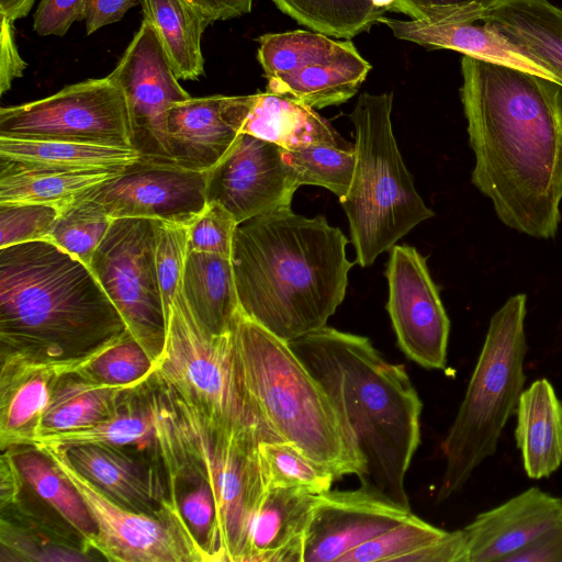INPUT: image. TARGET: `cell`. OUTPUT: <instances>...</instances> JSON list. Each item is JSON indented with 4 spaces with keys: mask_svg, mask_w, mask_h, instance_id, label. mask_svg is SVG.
<instances>
[{
    "mask_svg": "<svg viewBox=\"0 0 562 562\" xmlns=\"http://www.w3.org/2000/svg\"><path fill=\"white\" fill-rule=\"evenodd\" d=\"M461 72L472 183L504 225L554 238L562 203V87L464 55Z\"/></svg>",
    "mask_w": 562,
    "mask_h": 562,
    "instance_id": "1",
    "label": "cell"
},
{
    "mask_svg": "<svg viewBox=\"0 0 562 562\" xmlns=\"http://www.w3.org/2000/svg\"><path fill=\"white\" fill-rule=\"evenodd\" d=\"M348 243L324 216L291 207L238 224L231 259L240 310L288 342L326 326L356 263Z\"/></svg>",
    "mask_w": 562,
    "mask_h": 562,
    "instance_id": "2",
    "label": "cell"
},
{
    "mask_svg": "<svg viewBox=\"0 0 562 562\" xmlns=\"http://www.w3.org/2000/svg\"><path fill=\"white\" fill-rule=\"evenodd\" d=\"M323 385L363 463L360 486L411 509L405 476L423 403L403 364L369 338L327 325L289 342Z\"/></svg>",
    "mask_w": 562,
    "mask_h": 562,
    "instance_id": "3",
    "label": "cell"
},
{
    "mask_svg": "<svg viewBox=\"0 0 562 562\" xmlns=\"http://www.w3.org/2000/svg\"><path fill=\"white\" fill-rule=\"evenodd\" d=\"M126 331L81 261L47 240L0 248V357L79 361Z\"/></svg>",
    "mask_w": 562,
    "mask_h": 562,
    "instance_id": "4",
    "label": "cell"
},
{
    "mask_svg": "<svg viewBox=\"0 0 562 562\" xmlns=\"http://www.w3.org/2000/svg\"><path fill=\"white\" fill-rule=\"evenodd\" d=\"M142 393L153 415V447L168 487L209 484L221 561L241 562L251 520L267 490L259 443L268 438L214 420L151 376Z\"/></svg>",
    "mask_w": 562,
    "mask_h": 562,
    "instance_id": "5",
    "label": "cell"
},
{
    "mask_svg": "<svg viewBox=\"0 0 562 562\" xmlns=\"http://www.w3.org/2000/svg\"><path fill=\"white\" fill-rule=\"evenodd\" d=\"M231 334L245 390L271 437L293 445L335 479L360 477L362 460L328 394L290 344L240 308Z\"/></svg>",
    "mask_w": 562,
    "mask_h": 562,
    "instance_id": "6",
    "label": "cell"
},
{
    "mask_svg": "<svg viewBox=\"0 0 562 562\" xmlns=\"http://www.w3.org/2000/svg\"><path fill=\"white\" fill-rule=\"evenodd\" d=\"M527 296H510L492 316L457 416L442 441L446 460L437 501L460 492L494 456L525 390Z\"/></svg>",
    "mask_w": 562,
    "mask_h": 562,
    "instance_id": "7",
    "label": "cell"
},
{
    "mask_svg": "<svg viewBox=\"0 0 562 562\" xmlns=\"http://www.w3.org/2000/svg\"><path fill=\"white\" fill-rule=\"evenodd\" d=\"M393 94L364 92L349 114L355 127L356 166L340 204L362 268L419 223L435 214L418 194L398 149L393 127Z\"/></svg>",
    "mask_w": 562,
    "mask_h": 562,
    "instance_id": "8",
    "label": "cell"
},
{
    "mask_svg": "<svg viewBox=\"0 0 562 562\" xmlns=\"http://www.w3.org/2000/svg\"><path fill=\"white\" fill-rule=\"evenodd\" d=\"M151 378L175 390L214 420L274 439L245 390L231 330L210 331L188 306L181 286L170 306L164 349Z\"/></svg>",
    "mask_w": 562,
    "mask_h": 562,
    "instance_id": "9",
    "label": "cell"
},
{
    "mask_svg": "<svg viewBox=\"0 0 562 562\" xmlns=\"http://www.w3.org/2000/svg\"><path fill=\"white\" fill-rule=\"evenodd\" d=\"M37 448V447H36ZM58 467L85 502L97 532L88 547L115 562H212L179 506L169 497L156 513L128 509L108 497L70 463L65 449L38 448Z\"/></svg>",
    "mask_w": 562,
    "mask_h": 562,
    "instance_id": "10",
    "label": "cell"
},
{
    "mask_svg": "<svg viewBox=\"0 0 562 562\" xmlns=\"http://www.w3.org/2000/svg\"><path fill=\"white\" fill-rule=\"evenodd\" d=\"M158 222L114 218L89 265L154 364L164 349L167 327L156 267Z\"/></svg>",
    "mask_w": 562,
    "mask_h": 562,
    "instance_id": "11",
    "label": "cell"
},
{
    "mask_svg": "<svg viewBox=\"0 0 562 562\" xmlns=\"http://www.w3.org/2000/svg\"><path fill=\"white\" fill-rule=\"evenodd\" d=\"M257 42L266 91L313 109L351 99L372 68L350 40L336 41L317 32L267 33Z\"/></svg>",
    "mask_w": 562,
    "mask_h": 562,
    "instance_id": "12",
    "label": "cell"
},
{
    "mask_svg": "<svg viewBox=\"0 0 562 562\" xmlns=\"http://www.w3.org/2000/svg\"><path fill=\"white\" fill-rule=\"evenodd\" d=\"M0 136L132 146L126 98L106 76L47 98L1 108Z\"/></svg>",
    "mask_w": 562,
    "mask_h": 562,
    "instance_id": "13",
    "label": "cell"
},
{
    "mask_svg": "<svg viewBox=\"0 0 562 562\" xmlns=\"http://www.w3.org/2000/svg\"><path fill=\"white\" fill-rule=\"evenodd\" d=\"M109 76L126 98L132 146L145 161L173 164L167 113L172 104L191 97L179 85L161 41L149 22L143 20Z\"/></svg>",
    "mask_w": 562,
    "mask_h": 562,
    "instance_id": "14",
    "label": "cell"
},
{
    "mask_svg": "<svg viewBox=\"0 0 562 562\" xmlns=\"http://www.w3.org/2000/svg\"><path fill=\"white\" fill-rule=\"evenodd\" d=\"M386 265V311L401 350L427 369L446 368L450 321L426 259L413 246L394 245Z\"/></svg>",
    "mask_w": 562,
    "mask_h": 562,
    "instance_id": "15",
    "label": "cell"
},
{
    "mask_svg": "<svg viewBox=\"0 0 562 562\" xmlns=\"http://www.w3.org/2000/svg\"><path fill=\"white\" fill-rule=\"evenodd\" d=\"M207 171L140 159L87 192L111 218L136 217L189 226L206 204Z\"/></svg>",
    "mask_w": 562,
    "mask_h": 562,
    "instance_id": "16",
    "label": "cell"
},
{
    "mask_svg": "<svg viewBox=\"0 0 562 562\" xmlns=\"http://www.w3.org/2000/svg\"><path fill=\"white\" fill-rule=\"evenodd\" d=\"M300 186L282 147L240 133L222 160L207 171L206 202H217L237 224L290 207Z\"/></svg>",
    "mask_w": 562,
    "mask_h": 562,
    "instance_id": "17",
    "label": "cell"
},
{
    "mask_svg": "<svg viewBox=\"0 0 562 562\" xmlns=\"http://www.w3.org/2000/svg\"><path fill=\"white\" fill-rule=\"evenodd\" d=\"M412 514L363 486L319 493L305 535L303 562H339L346 553Z\"/></svg>",
    "mask_w": 562,
    "mask_h": 562,
    "instance_id": "18",
    "label": "cell"
},
{
    "mask_svg": "<svg viewBox=\"0 0 562 562\" xmlns=\"http://www.w3.org/2000/svg\"><path fill=\"white\" fill-rule=\"evenodd\" d=\"M254 94L189 98L172 104L167 132L172 162L209 171L234 145L252 105Z\"/></svg>",
    "mask_w": 562,
    "mask_h": 562,
    "instance_id": "19",
    "label": "cell"
},
{
    "mask_svg": "<svg viewBox=\"0 0 562 562\" xmlns=\"http://www.w3.org/2000/svg\"><path fill=\"white\" fill-rule=\"evenodd\" d=\"M561 514L562 497L537 486L480 513L462 529L468 562H504L548 531Z\"/></svg>",
    "mask_w": 562,
    "mask_h": 562,
    "instance_id": "20",
    "label": "cell"
},
{
    "mask_svg": "<svg viewBox=\"0 0 562 562\" xmlns=\"http://www.w3.org/2000/svg\"><path fill=\"white\" fill-rule=\"evenodd\" d=\"M102 351V350H101ZM94 356L72 362L0 357V447L26 446L36 436L57 381L82 370Z\"/></svg>",
    "mask_w": 562,
    "mask_h": 562,
    "instance_id": "21",
    "label": "cell"
},
{
    "mask_svg": "<svg viewBox=\"0 0 562 562\" xmlns=\"http://www.w3.org/2000/svg\"><path fill=\"white\" fill-rule=\"evenodd\" d=\"M65 451L83 477L123 507L156 513L169 497L166 474L123 446L87 445Z\"/></svg>",
    "mask_w": 562,
    "mask_h": 562,
    "instance_id": "22",
    "label": "cell"
},
{
    "mask_svg": "<svg viewBox=\"0 0 562 562\" xmlns=\"http://www.w3.org/2000/svg\"><path fill=\"white\" fill-rule=\"evenodd\" d=\"M317 494L267 487L251 520L241 562H303L304 540Z\"/></svg>",
    "mask_w": 562,
    "mask_h": 562,
    "instance_id": "23",
    "label": "cell"
},
{
    "mask_svg": "<svg viewBox=\"0 0 562 562\" xmlns=\"http://www.w3.org/2000/svg\"><path fill=\"white\" fill-rule=\"evenodd\" d=\"M378 22L387 26L396 38L428 48L452 49L464 56L515 67L560 86L553 74L522 55L482 21L428 22L412 19L396 20L384 15Z\"/></svg>",
    "mask_w": 562,
    "mask_h": 562,
    "instance_id": "24",
    "label": "cell"
},
{
    "mask_svg": "<svg viewBox=\"0 0 562 562\" xmlns=\"http://www.w3.org/2000/svg\"><path fill=\"white\" fill-rule=\"evenodd\" d=\"M481 21L553 74L562 87V9L548 0H495Z\"/></svg>",
    "mask_w": 562,
    "mask_h": 562,
    "instance_id": "25",
    "label": "cell"
},
{
    "mask_svg": "<svg viewBox=\"0 0 562 562\" xmlns=\"http://www.w3.org/2000/svg\"><path fill=\"white\" fill-rule=\"evenodd\" d=\"M515 440L529 479L550 476L562 464V402L542 378L526 387L516 409Z\"/></svg>",
    "mask_w": 562,
    "mask_h": 562,
    "instance_id": "26",
    "label": "cell"
},
{
    "mask_svg": "<svg viewBox=\"0 0 562 562\" xmlns=\"http://www.w3.org/2000/svg\"><path fill=\"white\" fill-rule=\"evenodd\" d=\"M146 382L113 385L89 379L78 371L67 373L55 384L36 436L102 423L115 416L131 395Z\"/></svg>",
    "mask_w": 562,
    "mask_h": 562,
    "instance_id": "27",
    "label": "cell"
},
{
    "mask_svg": "<svg viewBox=\"0 0 562 562\" xmlns=\"http://www.w3.org/2000/svg\"><path fill=\"white\" fill-rule=\"evenodd\" d=\"M140 159L131 146L0 136V161L24 167L123 171Z\"/></svg>",
    "mask_w": 562,
    "mask_h": 562,
    "instance_id": "28",
    "label": "cell"
},
{
    "mask_svg": "<svg viewBox=\"0 0 562 562\" xmlns=\"http://www.w3.org/2000/svg\"><path fill=\"white\" fill-rule=\"evenodd\" d=\"M241 133L277 144L284 149L345 140L313 108L268 91L254 94Z\"/></svg>",
    "mask_w": 562,
    "mask_h": 562,
    "instance_id": "29",
    "label": "cell"
},
{
    "mask_svg": "<svg viewBox=\"0 0 562 562\" xmlns=\"http://www.w3.org/2000/svg\"><path fill=\"white\" fill-rule=\"evenodd\" d=\"M181 291L194 316L210 331L231 330L240 308L231 257L188 251Z\"/></svg>",
    "mask_w": 562,
    "mask_h": 562,
    "instance_id": "30",
    "label": "cell"
},
{
    "mask_svg": "<svg viewBox=\"0 0 562 562\" xmlns=\"http://www.w3.org/2000/svg\"><path fill=\"white\" fill-rule=\"evenodd\" d=\"M123 171L24 167L0 161V204H45L61 211Z\"/></svg>",
    "mask_w": 562,
    "mask_h": 562,
    "instance_id": "31",
    "label": "cell"
},
{
    "mask_svg": "<svg viewBox=\"0 0 562 562\" xmlns=\"http://www.w3.org/2000/svg\"><path fill=\"white\" fill-rule=\"evenodd\" d=\"M144 20L157 32L178 79L195 80L204 72L201 37L206 20L186 0H142Z\"/></svg>",
    "mask_w": 562,
    "mask_h": 562,
    "instance_id": "32",
    "label": "cell"
},
{
    "mask_svg": "<svg viewBox=\"0 0 562 562\" xmlns=\"http://www.w3.org/2000/svg\"><path fill=\"white\" fill-rule=\"evenodd\" d=\"M9 449L25 484L66 524L80 533L88 546L97 532L95 525L81 496L56 463L34 446H16Z\"/></svg>",
    "mask_w": 562,
    "mask_h": 562,
    "instance_id": "33",
    "label": "cell"
},
{
    "mask_svg": "<svg viewBox=\"0 0 562 562\" xmlns=\"http://www.w3.org/2000/svg\"><path fill=\"white\" fill-rule=\"evenodd\" d=\"M1 562H72L91 561V550L36 521L32 514L15 506L1 510Z\"/></svg>",
    "mask_w": 562,
    "mask_h": 562,
    "instance_id": "34",
    "label": "cell"
},
{
    "mask_svg": "<svg viewBox=\"0 0 562 562\" xmlns=\"http://www.w3.org/2000/svg\"><path fill=\"white\" fill-rule=\"evenodd\" d=\"M137 391L115 416L102 423L80 429L40 435L26 446L63 449L87 445L153 446V415L143 396L142 387L140 401L135 400Z\"/></svg>",
    "mask_w": 562,
    "mask_h": 562,
    "instance_id": "35",
    "label": "cell"
},
{
    "mask_svg": "<svg viewBox=\"0 0 562 562\" xmlns=\"http://www.w3.org/2000/svg\"><path fill=\"white\" fill-rule=\"evenodd\" d=\"M280 11L310 30L350 40L367 32L385 11L371 0H271Z\"/></svg>",
    "mask_w": 562,
    "mask_h": 562,
    "instance_id": "36",
    "label": "cell"
},
{
    "mask_svg": "<svg viewBox=\"0 0 562 562\" xmlns=\"http://www.w3.org/2000/svg\"><path fill=\"white\" fill-rule=\"evenodd\" d=\"M283 159L299 186L323 187L340 200L348 193L355 166V144H311L294 149L282 148Z\"/></svg>",
    "mask_w": 562,
    "mask_h": 562,
    "instance_id": "37",
    "label": "cell"
},
{
    "mask_svg": "<svg viewBox=\"0 0 562 562\" xmlns=\"http://www.w3.org/2000/svg\"><path fill=\"white\" fill-rule=\"evenodd\" d=\"M259 457L267 487H294L319 494L330 490L336 480L330 472L283 440H261Z\"/></svg>",
    "mask_w": 562,
    "mask_h": 562,
    "instance_id": "38",
    "label": "cell"
},
{
    "mask_svg": "<svg viewBox=\"0 0 562 562\" xmlns=\"http://www.w3.org/2000/svg\"><path fill=\"white\" fill-rule=\"evenodd\" d=\"M113 218L90 200H78L60 211L47 241L89 267Z\"/></svg>",
    "mask_w": 562,
    "mask_h": 562,
    "instance_id": "39",
    "label": "cell"
},
{
    "mask_svg": "<svg viewBox=\"0 0 562 562\" xmlns=\"http://www.w3.org/2000/svg\"><path fill=\"white\" fill-rule=\"evenodd\" d=\"M446 532L412 514L396 526L352 549L339 562H404L408 554L436 541Z\"/></svg>",
    "mask_w": 562,
    "mask_h": 562,
    "instance_id": "40",
    "label": "cell"
},
{
    "mask_svg": "<svg viewBox=\"0 0 562 562\" xmlns=\"http://www.w3.org/2000/svg\"><path fill=\"white\" fill-rule=\"evenodd\" d=\"M154 370V362L127 330L78 372L101 383L130 385L148 381Z\"/></svg>",
    "mask_w": 562,
    "mask_h": 562,
    "instance_id": "41",
    "label": "cell"
},
{
    "mask_svg": "<svg viewBox=\"0 0 562 562\" xmlns=\"http://www.w3.org/2000/svg\"><path fill=\"white\" fill-rule=\"evenodd\" d=\"M188 256V226L158 222L156 267L164 301L166 319L177 291L181 286Z\"/></svg>",
    "mask_w": 562,
    "mask_h": 562,
    "instance_id": "42",
    "label": "cell"
},
{
    "mask_svg": "<svg viewBox=\"0 0 562 562\" xmlns=\"http://www.w3.org/2000/svg\"><path fill=\"white\" fill-rule=\"evenodd\" d=\"M59 213L45 204H0V248L45 240Z\"/></svg>",
    "mask_w": 562,
    "mask_h": 562,
    "instance_id": "43",
    "label": "cell"
},
{
    "mask_svg": "<svg viewBox=\"0 0 562 562\" xmlns=\"http://www.w3.org/2000/svg\"><path fill=\"white\" fill-rule=\"evenodd\" d=\"M237 225L224 206L217 202H206L204 209L188 226V251L231 257Z\"/></svg>",
    "mask_w": 562,
    "mask_h": 562,
    "instance_id": "44",
    "label": "cell"
},
{
    "mask_svg": "<svg viewBox=\"0 0 562 562\" xmlns=\"http://www.w3.org/2000/svg\"><path fill=\"white\" fill-rule=\"evenodd\" d=\"M182 487L189 488L184 494H177L184 519L210 554L212 562H222L215 530L216 510L211 487L201 481L171 490Z\"/></svg>",
    "mask_w": 562,
    "mask_h": 562,
    "instance_id": "45",
    "label": "cell"
},
{
    "mask_svg": "<svg viewBox=\"0 0 562 562\" xmlns=\"http://www.w3.org/2000/svg\"><path fill=\"white\" fill-rule=\"evenodd\" d=\"M495 0H396L391 12L428 22L481 21L483 11Z\"/></svg>",
    "mask_w": 562,
    "mask_h": 562,
    "instance_id": "46",
    "label": "cell"
},
{
    "mask_svg": "<svg viewBox=\"0 0 562 562\" xmlns=\"http://www.w3.org/2000/svg\"><path fill=\"white\" fill-rule=\"evenodd\" d=\"M86 0H41L34 14V31L41 36H64L74 22L85 19Z\"/></svg>",
    "mask_w": 562,
    "mask_h": 562,
    "instance_id": "47",
    "label": "cell"
},
{
    "mask_svg": "<svg viewBox=\"0 0 562 562\" xmlns=\"http://www.w3.org/2000/svg\"><path fill=\"white\" fill-rule=\"evenodd\" d=\"M404 562H468L463 530L447 531L441 538L408 554Z\"/></svg>",
    "mask_w": 562,
    "mask_h": 562,
    "instance_id": "48",
    "label": "cell"
},
{
    "mask_svg": "<svg viewBox=\"0 0 562 562\" xmlns=\"http://www.w3.org/2000/svg\"><path fill=\"white\" fill-rule=\"evenodd\" d=\"M0 15V93L3 94L11 88L14 79L22 77L26 63L20 56L15 44L13 21Z\"/></svg>",
    "mask_w": 562,
    "mask_h": 562,
    "instance_id": "49",
    "label": "cell"
},
{
    "mask_svg": "<svg viewBox=\"0 0 562 562\" xmlns=\"http://www.w3.org/2000/svg\"><path fill=\"white\" fill-rule=\"evenodd\" d=\"M504 562H562V514L548 531Z\"/></svg>",
    "mask_w": 562,
    "mask_h": 562,
    "instance_id": "50",
    "label": "cell"
},
{
    "mask_svg": "<svg viewBox=\"0 0 562 562\" xmlns=\"http://www.w3.org/2000/svg\"><path fill=\"white\" fill-rule=\"evenodd\" d=\"M137 4V0H86V33L91 35L99 29L119 22Z\"/></svg>",
    "mask_w": 562,
    "mask_h": 562,
    "instance_id": "51",
    "label": "cell"
},
{
    "mask_svg": "<svg viewBox=\"0 0 562 562\" xmlns=\"http://www.w3.org/2000/svg\"><path fill=\"white\" fill-rule=\"evenodd\" d=\"M0 508L1 510L20 501L25 481L9 448L2 449L0 461Z\"/></svg>",
    "mask_w": 562,
    "mask_h": 562,
    "instance_id": "52",
    "label": "cell"
},
{
    "mask_svg": "<svg viewBox=\"0 0 562 562\" xmlns=\"http://www.w3.org/2000/svg\"><path fill=\"white\" fill-rule=\"evenodd\" d=\"M206 22L228 20L249 13L252 0H186Z\"/></svg>",
    "mask_w": 562,
    "mask_h": 562,
    "instance_id": "53",
    "label": "cell"
},
{
    "mask_svg": "<svg viewBox=\"0 0 562 562\" xmlns=\"http://www.w3.org/2000/svg\"><path fill=\"white\" fill-rule=\"evenodd\" d=\"M35 0H0V14L13 22L29 14Z\"/></svg>",
    "mask_w": 562,
    "mask_h": 562,
    "instance_id": "54",
    "label": "cell"
},
{
    "mask_svg": "<svg viewBox=\"0 0 562 562\" xmlns=\"http://www.w3.org/2000/svg\"><path fill=\"white\" fill-rule=\"evenodd\" d=\"M374 7L385 12H391V9L396 0H371Z\"/></svg>",
    "mask_w": 562,
    "mask_h": 562,
    "instance_id": "55",
    "label": "cell"
}]
</instances>
